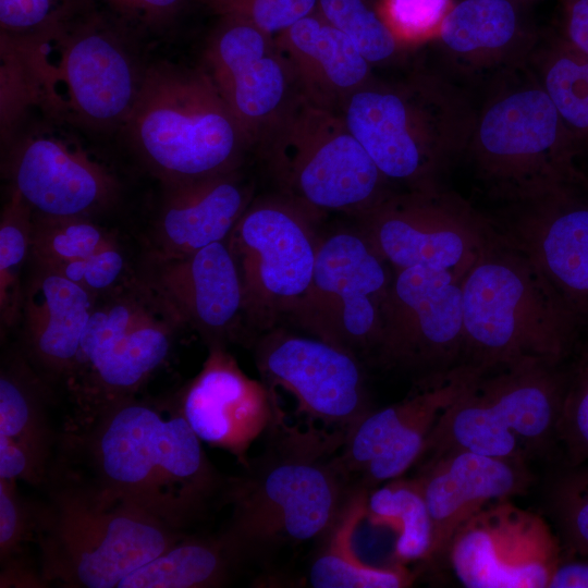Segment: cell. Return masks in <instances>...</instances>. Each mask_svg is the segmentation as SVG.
<instances>
[{
    "label": "cell",
    "mask_w": 588,
    "mask_h": 588,
    "mask_svg": "<svg viewBox=\"0 0 588 588\" xmlns=\"http://www.w3.org/2000/svg\"><path fill=\"white\" fill-rule=\"evenodd\" d=\"M137 267L207 347L250 342L242 279L228 237L183 257L143 256Z\"/></svg>",
    "instance_id": "ac0fdd59"
},
{
    "label": "cell",
    "mask_w": 588,
    "mask_h": 588,
    "mask_svg": "<svg viewBox=\"0 0 588 588\" xmlns=\"http://www.w3.org/2000/svg\"><path fill=\"white\" fill-rule=\"evenodd\" d=\"M163 188L145 257H183L225 240L250 205L236 170Z\"/></svg>",
    "instance_id": "7402d4cb"
},
{
    "label": "cell",
    "mask_w": 588,
    "mask_h": 588,
    "mask_svg": "<svg viewBox=\"0 0 588 588\" xmlns=\"http://www.w3.org/2000/svg\"><path fill=\"white\" fill-rule=\"evenodd\" d=\"M52 387L20 348L2 356L0 369V434L22 445L48 480L57 436L48 416Z\"/></svg>",
    "instance_id": "4316f807"
},
{
    "label": "cell",
    "mask_w": 588,
    "mask_h": 588,
    "mask_svg": "<svg viewBox=\"0 0 588 588\" xmlns=\"http://www.w3.org/2000/svg\"><path fill=\"white\" fill-rule=\"evenodd\" d=\"M252 345L261 380L289 392L310 422L346 431L372 408L363 360L354 354L281 326Z\"/></svg>",
    "instance_id": "7c38bea8"
},
{
    "label": "cell",
    "mask_w": 588,
    "mask_h": 588,
    "mask_svg": "<svg viewBox=\"0 0 588 588\" xmlns=\"http://www.w3.org/2000/svg\"><path fill=\"white\" fill-rule=\"evenodd\" d=\"M0 479H22L39 486L47 481L32 455L19 443L0 434Z\"/></svg>",
    "instance_id": "f6af8a7d"
},
{
    "label": "cell",
    "mask_w": 588,
    "mask_h": 588,
    "mask_svg": "<svg viewBox=\"0 0 588 588\" xmlns=\"http://www.w3.org/2000/svg\"><path fill=\"white\" fill-rule=\"evenodd\" d=\"M393 272L357 226L321 234L310 285L286 320L369 359L380 338Z\"/></svg>",
    "instance_id": "30bf717a"
},
{
    "label": "cell",
    "mask_w": 588,
    "mask_h": 588,
    "mask_svg": "<svg viewBox=\"0 0 588 588\" xmlns=\"http://www.w3.org/2000/svg\"><path fill=\"white\" fill-rule=\"evenodd\" d=\"M201 442L170 400L134 396L70 429L63 448L79 453L84 469H69L81 478L184 531L225 486Z\"/></svg>",
    "instance_id": "6da1fadb"
},
{
    "label": "cell",
    "mask_w": 588,
    "mask_h": 588,
    "mask_svg": "<svg viewBox=\"0 0 588 588\" xmlns=\"http://www.w3.org/2000/svg\"><path fill=\"white\" fill-rule=\"evenodd\" d=\"M12 191L33 215L94 218L119 194L115 177L83 149L51 135L26 138L9 163Z\"/></svg>",
    "instance_id": "d6986e66"
},
{
    "label": "cell",
    "mask_w": 588,
    "mask_h": 588,
    "mask_svg": "<svg viewBox=\"0 0 588 588\" xmlns=\"http://www.w3.org/2000/svg\"><path fill=\"white\" fill-rule=\"evenodd\" d=\"M124 28L96 9L57 38L63 47L58 72L66 86V103L93 126H123L140 88L144 73L124 48Z\"/></svg>",
    "instance_id": "e0dca14e"
},
{
    "label": "cell",
    "mask_w": 588,
    "mask_h": 588,
    "mask_svg": "<svg viewBox=\"0 0 588 588\" xmlns=\"http://www.w3.org/2000/svg\"><path fill=\"white\" fill-rule=\"evenodd\" d=\"M368 490H351L336 519L323 535L324 541L308 571L314 588H404L414 583L415 574L406 565L372 566L359 559L353 549L356 529L365 520Z\"/></svg>",
    "instance_id": "83f0119b"
},
{
    "label": "cell",
    "mask_w": 588,
    "mask_h": 588,
    "mask_svg": "<svg viewBox=\"0 0 588 588\" xmlns=\"http://www.w3.org/2000/svg\"><path fill=\"white\" fill-rule=\"evenodd\" d=\"M546 91L560 118L576 128H588L587 57L558 59L547 73Z\"/></svg>",
    "instance_id": "f35d334b"
},
{
    "label": "cell",
    "mask_w": 588,
    "mask_h": 588,
    "mask_svg": "<svg viewBox=\"0 0 588 588\" xmlns=\"http://www.w3.org/2000/svg\"><path fill=\"white\" fill-rule=\"evenodd\" d=\"M185 327L175 307L138 269L98 296L63 384L76 406L75 426L136 396L167 362Z\"/></svg>",
    "instance_id": "8992f818"
},
{
    "label": "cell",
    "mask_w": 588,
    "mask_h": 588,
    "mask_svg": "<svg viewBox=\"0 0 588 588\" xmlns=\"http://www.w3.org/2000/svg\"><path fill=\"white\" fill-rule=\"evenodd\" d=\"M123 126L163 186L236 170L249 142L207 71L167 62L144 72Z\"/></svg>",
    "instance_id": "277c9868"
},
{
    "label": "cell",
    "mask_w": 588,
    "mask_h": 588,
    "mask_svg": "<svg viewBox=\"0 0 588 588\" xmlns=\"http://www.w3.org/2000/svg\"><path fill=\"white\" fill-rule=\"evenodd\" d=\"M560 114L547 91L515 93L492 106L479 130L492 156L522 159L548 150L556 140Z\"/></svg>",
    "instance_id": "f546056e"
},
{
    "label": "cell",
    "mask_w": 588,
    "mask_h": 588,
    "mask_svg": "<svg viewBox=\"0 0 588 588\" xmlns=\"http://www.w3.org/2000/svg\"><path fill=\"white\" fill-rule=\"evenodd\" d=\"M265 436L223 489L232 515L222 534L242 558L324 535L351 492L339 464L345 430L290 425L281 409Z\"/></svg>",
    "instance_id": "7a4b0ae2"
},
{
    "label": "cell",
    "mask_w": 588,
    "mask_h": 588,
    "mask_svg": "<svg viewBox=\"0 0 588 588\" xmlns=\"http://www.w3.org/2000/svg\"><path fill=\"white\" fill-rule=\"evenodd\" d=\"M2 572L0 586L3 587H42L46 584L39 574H36L21 560L11 558L1 563Z\"/></svg>",
    "instance_id": "c3c4849f"
},
{
    "label": "cell",
    "mask_w": 588,
    "mask_h": 588,
    "mask_svg": "<svg viewBox=\"0 0 588 588\" xmlns=\"http://www.w3.org/2000/svg\"><path fill=\"white\" fill-rule=\"evenodd\" d=\"M358 220L393 270L430 268L462 279L498 235L469 216L419 200H381Z\"/></svg>",
    "instance_id": "2e32d148"
},
{
    "label": "cell",
    "mask_w": 588,
    "mask_h": 588,
    "mask_svg": "<svg viewBox=\"0 0 588 588\" xmlns=\"http://www.w3.org/2000/svg\"><path fill=\"white\" fill-rule=\"evenodd\" d=\"M117 242V235L93 218L33 215L29 261L52 267L85 259Z\"/></svg>",
    "instance_id": "d6a6232c"
},
{
    "label": "cell",
    "mask_w": 588,
    "mask_h": 588,
    "mask_svg": "<svg viewBox=\"0 0 588 588\" xmlns=\"http://www.w3.org/2000/svg\"><path fill=\"white\" fill-rule=\"evenodd\" d=\"M548 588H588V555L576 560L562 556Z\"/></svg>",
    "instance_id": "bcb514c9"
},
{
    "label": "cell",
    "mask_w": 588,
    "mask_h": 588,
    "mask_svg": "<svg viewBox=\"0 0 588 588\" xmlns=\"http://www.w3.org/2000/svg\"><path fill=\"white\" fill-rule=\"evenodd\" d=\"M16 326L19 347L53 388L73 367L96 296L62 274L28 260Z\"/></svg>",
    "instance_id": "44dd1931"
},
{
    "label": "cell",
    "mask_w": 588,
    "mask_h": 588,
    "mask_svg": "<svg viewBox=\"0 0 588 588\" xmlns=\"http://www.w3.org/2000/svg\"><path fill=\"white\" fill-rule=\"evenodd\" d=\"M444 556L467 588H548L562 547L540 514L504 499L465 522Z\"/></svg>",
    "instance_id": "4fadbf2b"
},
{
    "label": "cell",
    "mask_w": 588,
    "mask_h": 588,
    "mask_svg": "<svg viewBox=\"0 0 588 588\" xmlns=\"http://www.w3.org/2000/svg\"><path fill=\"white\" fill-rule=\"evenodd\" d=\"M481 371L478 367L461 363L420 380L413 407L384 451L362 473L358 487L370 491L380 483L401 477L415 465L439 417Z\"/></svg>",
    "instance_id": "484cf974"
},
{
    "label": "cell",
    "mask_w": 588,
    "mask_h": 588,
    "mask_svg": "<svg viewBox=\"0 0 588 588\" xmlns=\"http://www.w3.org/2000/svg\"><path fill=\"white\" fill-rule=\"evenodd\" d=\"M553 366L481 371L439 417L418 462L455 450L525 462L539 454L556 438L565 393Z\"/></svg>",
    "instance_id": "52a82bcc"
},
{
    "label": "cell",
    "mask_w": 588,
    "mask_h": 588,
    "mask_svg": "<svg viewBox=\"0 0 588 588\" xmlns=\"http://www.w3.org/2000/svg\"><path fill=\"white\" fill-rule=\"evenodd\" d=\"M317 11L345 34L369 63L394 53L396 37L366 0H318Z\"/></svg>",
    "instance_id": "d590c367"
},
{
    "label": "cell",
    "mask_w": 588,
    "mask_h": 588,
    "mask_svg": "<svg viewBox=\"0 0 588 588\" xmlns=\"http://www.w3.org/2000/svg\"><path fill=\"white\" fill-rule=\"evenodd\" d=\"M450 10V0H384L380 14L394 36L424 37L439 28Z\"/></svg>",
    "instance_id": "7bdbcfd3"
},
{
    "label": "cell",
    "mask_w": 588,
    "mask_h": 588,
    "mask_svg": "<svg viewBox=\"0 0 588 588\" xmlns=\"http://www.w3.org/2000/svg\"><path fill=\"white\" fill-rule=\"evenodd\" d=\"M103 12L125 27L163 28L200 0H100Z\"/></svg>",
    "instance_id": "ee69618b"
},
{
    "label": "cell",
    "mask_w": 588,
    "mask_h": 588,
    "mask_svg": "<svg viewBox=\"0 0 588 588\" xmlns=\"http://www.w3.org/2000/svg\"><path fill=\"white\" fill-rule=\"evenodd\" d=\"M220 16L233 17L277 36L317 10L318 0H200Z\"/></svg>",
    "instance_id": "74e56055"
},
{
    "label": "cell",
    "mask_w": 588,
    "mask_h": 588,
    "mask_svg": "<svg viewBox=\"0 0 588 588\" xmlns=\"http://www.w3.org/2000/svg\"><path fill=\"white\" fill-rule=\"evenodd\" d=\"M319 217L285 195L268 197L250 203L228 236L252 344L286 320L307 292L321 237Z\"/></svg>",
    "instance_id": "9c48e42d"
},
{
    "label": "cell",
    "mask_w": 588,
    "mask_h": 588,
    "mask_svg": "<svg viewBox=\"0 0 588 588\" xmlns=\"http://www.w3.org/2000/svg\"><path fill=\"white\" fill-rule=\"evenodd\" d=\"M33 211L11 191L0 219V319L1 333L16 326L25 264L29 260Z\"/></svg>",
    "instance_id": "836d02e7"
},
{
    "label": "cell",
    "mask_w": 588,
    "mask_h": 588,
    "mask_svg": "<svg viewBox=\"0 0 588 588\" xmlns=\"http://www.w3.org/2000/svg\"><path fill=\"white\" fill-rule=\"evenodd\" d=\"M462 353V278L430 268L394 270L372 358L424 380L461 364Z\"/></svg>",
    "instance_id": "8fae6325"
},
{
    "label": "cell",
    "mask_w": 588,
    "mask_h": 588,
    "mask_svg": "<svg viewBox=\"0 0 588 588\" xmlns=\"http://www.w3.org/2000/svg\"><path fill=\"white\" fill-rule=\"evenodd\" d=\"M516 10L510 0H463L449 10L439 29L457 52L500 48L514 36Z\"/></svg>",
    "instance_id": "1f68e13d"
},
{
    "label": "cell",
    "mask_w": 588,
    "mask_h": 588,
    "mask_svg": "<svg viewBox=\"0 0 588 588\" xmlns=\"http://www.w3.org/2000/svg\"><path fill=\"white\" fill-rule=\"evenodd\" d=\"M47 268L62 274L96 297L119 287L137 269L132 266L126 250L119 241L85 259Z\"/></svg>",
    "instance_id": "ab89813d"
},
{
    "label": "cell",
    "mask_w": 588,
    "mask_h": 588,
    "mask_svg": "<svg viewBox=\"0 0 588 588\" xmlns=\"http://www.w3.org/2000/svg\"><path fill=\"white\" fill-rule=\"evenodd\" d=\"M550 514L572 554L588 555V465L573 468L551 486Z\"/></svg>",
    "instance_id": "8d00e7d4"
},
{
    "label": "cell",
    "mask_w": 588,
    "mask_h": 588,
    "mask_svg": "<svg viewBox=\"0 0 588 588\" xmlns=\"http://www.w3.org/2000/svg\"><path fill=\"white\" fill-rule=\"evenodd\" d=\"M432 524L428 561L444 556L457 529L488 504L524 494L532 481L525 461L449 451L419 463Z\"/></svg>",
    "instance_id": "ffe728a7"
},
{
    "label": "cell",
    "mask_w": 588,
    "mask_h": 588,
    "mask_svg": "<svg viewBox=\"0 0 588 588\" xmlns=\"http://www.w3.org/2000/svg\"><path fill=\"white\" fill-rule=\"evenodd\" d=\"M341 106L347 128L385 179L412 181L422 173L424 152L399 95L363 86Z\"/></svg>",
    "instance_id": "cb8c5ba5"
},
{
    "label": "cell",
    "mask_w": 588,
    "mask_h": 588,
    "mask_svg": "<svg viewBox=\"0 0 588 588\" xmlns=\"http://www.w3.org/2000/svg\"><path fill=\"white\" fill-rule=\"evenodd\" d=\"M15 480L0 479V558L1 563L21 552L23 543L36 530V510L26 503Z\"/></svg>",
    "instance_id": "b9f144b4"
},
{
    "label": "cell",
    "mask_w": 588,
    "mask_h": 588,
    "mask_svg": "<svg viewBox=\"0 0 588 588\" xmlns=\"http://www.w3.org/2000/svg\"><path fill=\"white\" fill-rule=\"evenodd\" d=\"M96 9V0H0L1 36L28 42L58 38Z\"/></svg>",
    "instance_id": "e575fe53"
},
{
    "label": "cell",
    "mask_w": 588,
    "mask_h": 588,
    "mask_svg": "<svg viewBox=\"0 0 588 588\" xmlns=\"http://www.w3.org/2000/svg\"><path fill=\"white\" fill-rule=\"evenodd\" d=\"M63 469L50 471L48 500L36 510L39 573L46 584L118 588L185 535Z\"/></svg>",
    "instance_id": "3957f363"
},
{
    "label": "cell",
    "mask_w": 588,
    "mask_h": 588,
    "mask_svg": "<svg viewBox=\"0 0 588 588\" xmlns=\"http://www.w3.org/2000/svg\"><path fill=\"white\" fill-rule=\"evenodd\" d=\"M567 34L573 46L588 58V0H569Z\"/></svg>",
    "instance_id": "7dc6e473"
},
{
    "label": "cell",
    "mask_w": 588,
    "mask_h": 588,
    "mask_svg": "<svg viewBox=\"0 0 588 588\" xmlns=\"http://www.w3.org/2000/svg\"><path fill=\"white\" fill-rule=\"evenodd\" d=\"M505 237L535 264L563 302L588 305V208L529 220Z\"/></svg>",
    "instance_id": "d4e9b609"
},
{
    "label": "cell",
    "mask_w": 588,
    "mask_h": 588,
    "mask_svg": "<svg viewBox=\"0 0 588 588\" xmlns=\"http://www.w3.org/2000/svg\"><path fill=\"white\" fill-rule=\"evenodd\" d=\"M365 520L394 531L395 563L428 561L432 543V524L426 500L416 477L389 480L368 492Z\"/></svg>",
    "instance_id": "4dcf8cb0"
},
{
    "label": "cell",
    "mask_w": 588,
    "mask_h": 588,
    "mask_svg": "<svg viewBox=\"0 0 588 588\" xmlns=\"http://www.w3.org/2000/svg\"><path fill=\"white\" fill-rule=\"evenodd\" d=\"M302 95L329 109L364 86L370 63L316 10L275 36Z\"/></svg>",
    "instance_id": "603a6c76"
},
{
    "label": "cell",
    "mask_w": 588,
    "mask_h": 588,
    "mask_svg": "<svg viewBox=\"0 0 588 588\" xmlns=\"http://www.w3.org/2000/svg\"><path fill=\"white\" fill-rule=\"evenodd\" d=\"M199 372L171 402L197 437L244 467L249 449L281 411L274 390L247 376L225 346H210Z\"/></svg>",
    "instance_id": "9a60e30c"
},
{
    "label": "cell",
    "mask_w": 588,
    "mask_h": 588,
    "mask_svg": "<svg viewBox=\"0 0 588 588\" xmlns=\"http://www.w3.org/2000/svg\"><path fill=\"white\" fill-rule=\"evenodd\" d=\"M221 532L184 535L161 554L127 575L118 588H212L226 584L242 560Z\"/></svg>",
    "instance_id": "f1b7e54d"
},
{
    "label": "cell",
    "mask_w": 588,
    "mask_h": 588,
    "mask_svg": "<svg viewBox=\"0 0 588 588\" xmlns=\"http://www.w3.org/2000/svg\"><path fill=\"white\" fill-rule=\"evenodd\" d=\"M206 62L248 140L270 133L296 98L291 93L293 71L274 36L244 21L221 16Z\"/></svg>",
    "instance_id": "5bb4252c"
},
{
    "label": "cell",
    "mask_w": 588,
    "mask_h": 588,
    "mask_svg": "<svg viewBox=\"0 0 588 588\" xmlns=\"http://www.w3.org/2000/svg\"><path fill=\"white\" fill-rule=\"evenodd\" d=\"M556 438L565 444L573 465L588 460V360L573 387L564 393Z\"/></svg>",
    "instance_id": "60d3db41"
},
{
    "label": "cell",
    "mask_w": 588,
    "mask_h": 588,
    "mask_svg": "<svg viewBox=\"0 0 588 588\" xmlns=\"http://www.w3.org/2000/svg\"><path fill=\"white\" fill-rule=\"evenodd\" d=\"M461 363L490 370L554 365L566 343L565 303L535 264L497 235L462 279Z\"/></svg>",
    "instance_id": "5b68a950"
},
{
    "label": "cell",
    "mask_w": 588,
    "mask_h": 588,
    "mask_svg": "<svg viewBox=\"0 0 588 588\" xmlns=\"http://www.w3.org/2000/svg\"><path fill=\"white\" fill-rule=\"evenodd\" d=\"M270 133V163L286 197L319 216L358 217L382 200L385 177L333 109L301 94Z\"/></svg>",
    "instance_id": "ba28073f"
}]
</instances>
